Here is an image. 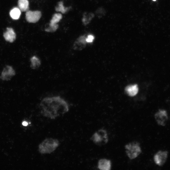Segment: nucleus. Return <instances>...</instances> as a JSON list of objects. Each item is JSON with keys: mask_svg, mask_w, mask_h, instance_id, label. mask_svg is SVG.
<instances>
[{"mask_svg": "<svg viewBox=\"0 0 170 170\" xmlns=\"http://www.w3.org/2000/svg\"><path fill=\"white\" fill-rule=\"evenodd\" d=\"M153 1H156V0H153Z\"/></svg>", "mask_w": 170, "mask_h": 170, "instance_id": "obj_23", "label": "nucleus"}, {"mask_svg": "<svg viewBox=\"0 0 170 170\" xmlns=\"http://www.w3.org/2000/svg\"><path fill=\"white\" fill-rule=\"evenodd\" d=\"M62 17V16L61 14L59 13L55 14L53 16L49 25H53L57 24L61 19Z\"/></svg>", "mask_w": 170, "mask_h": 170, "instance_id": "obj_17", "label": "nucleus"}, {"mask_svg": "<svg viewBox=\"0 0 170 170\" xmlns=\"http://www.w3.org/2000/svg\"><path fill=\"white\" fill-rule=\"evenodd\" d=\"M154 117L156 123L161 126H165L168 119L167 112L164 110L159 109L155 113Z\"/></svg>", "mask_w": 170, "mask_h": 170, "instance_id": "obj_5", "label": "nucleus"}, {"mask_svg": "<svg viewBox=\"0 0 170 170\" xmlns=\"http://www.w3.org/2000/svg\"><path fill=\"white\" fill-rule=\"evenodd\" d=\"M22 124L24 126H28V124L27 122L26 121H24L23 123H22Z\"/></svg>", "mask_w": 170, "mask_h": 170, "instance_id": "obj_22", "label": "nucleus"}, {"mask_svg": "<svg viewBox=\"0 0 170 170\" xmlns=\"http://www.w3.org/2000/svg\"><path fill=\"white\" fill-rule=\"evenodd\" d=\"M94 39L95 37L93 35H89L86 38V41L87 43H91L93 42Z\"/></svg>", "mask_w": 170, "mask_h": 170, "instance_id": "obj_21", "label": "nucleus"}, {"mask_svg": "<svg viewBox=\"0 0 170 170\" xmlns=\"http://www.w3.org/2000/svg\"><path fill=\"white\" fill-rule=\"evenodd\" d=\"M18 4L21 11L25 12L28 11L29 3L28 0H19Z\"/></svg>", "mask_w": 170, "mask_h": 170, "instance_id": "obj_14", "label": "nucleus"}, {"mask_svg": "<svg viewBox=\"0 0 170 170\" xmlns=\"http://www.w3.org/2000/svg\"><path fill=\"white\" fill-rule=\"evenodd\" d=\"M96 16L101 18L105 16L106 14V11L103 8L100 7L96 11Z\"/></svg>", "mask_w": 170, "mask_h": 170, "instance_id": "obj_19", "label": "nucleus"}, {"mask_svg": "<svg viewBox=\"0 0 170 170\" xmlns=\"http://www.w3.org/2000/svg\"><path fill=\"white\" fill-rule=\"evenodd\" d=\"M86 37L85 36H82L79 37L74 43L73 48L76 51H81L86 47L87 43Z\"/></svg>", "mask_w": 170, "mask_h": 170, "instance_id": "obj_9", "label": "nucleus"}, {"mask_svg": "<svg viewBox=\"0 0 170 170\" xmlns=\"http://www.w3.org/2000/svg\"><path fill=\"white\" fill-rule=\"evenodd\" d=\"M16 75L15 71L13 67L9 65L4 67L0 78L3 81H9Z\"/></svg>", "mask_w": 170, "mask_h": 170, "instance_id": "obj_7", "label": "nucleus"}, {"mask_svg": "<svg viewBox=\"0 0 170 170\" xmlns=\"http://www.w3.org/2000/svg\"><path fill=\"white\" fill-rule=\"evenodd\" d=\"M168 153L167 151H159L154 156V161L156 165L161 166L166 163L168 157Z\"/></svg>", "mask_w": 170, "mask_h": 170, "instance_id": "obj_6", "label": "nucleus"}, {"mask_svg": "<svg viewBox=\"0 0 170 170\" xmlns=\"http://www.w3.org/2000/svg\"><path fill=\"white\" fill-rule=\"evenodd\" d=\"M91 139L97 145L102 146L108 142L109 137L105 130L101 129L93 134Z\"/></svg>", "mask_w": 170, "mask_h": 170, "instance_id": "obj_4", "label": "nucleus"}, {"mask_svg": "<svg viewBox=\"0 0 170 170\" xmlns=\"http://www.w3.org/2000/svg\"><path fill=\"white\" fill-rule=\"evenodd\" d=\"M41 13L39 11H28L26 13V20L29 23H36L41 19Z\"/></svg>", "mask_w": 170, "mask_h": 170, "instance_id": "obj_8", "label": "nucleus"}, {"mask_svg": "<svg viewBox=\"0 0 170 170\" xmlns=\"http://www.w3.org/2000/svg\"><path fill=\"white\" fill-rule=\"evenodd\" d=\"M3 36L6 41L10 43L14 42L16 38V34L14 30L10 28H7V31L4 34Z\"/></svg>", "mask_w": 170, "mask_h": 170, "instance_id": "obj_10", "label": "nucleus"}, {"mask_svg": "<svg viewBox=\"0 0 170 170\" xmlns=\"http://www.w3.org/2000/svg\"><path fill=\"white\" fill-rule=\"evenodd\" d=\"M30 61L31 62L30 67L33 69H38L41 65V61L36 56H34L31 57Z\"/></svg>", "mask_w": 170, "mask_h": 170, "instance_id": "obj_13", "label": "nucleus"}, {"mask_svg": "<svg viewBox=\"0 0 170 170\" xmlns=\"http://www.w3.org/2000/svg\"><path fill=\"white\" fill-rule=\"evenodd\" d=\"M59 144V142L57 139L47 138L39 145V151L41 154H50L56 149Z\"/></svg>", "mask_w": 170, "mask_h": 170, "instance_id": "obj_2", "label": "nucleus"}, {"mask_svg": "<svg viewBox=\"0 0 170 170\" xmlns=\"http://www.w3.org/2000/svg\"><path fill=\"white\" fill-rule=\"evenodd\" d=\"M11 17L14 20L19 19L21 15V11L19 8H14L12 9L10 13Z\"/></svg>", "mask_w": 170, "mask_h": 170, "instance_id": "obj_15", "label": "nucleus"}, {"mask_svg": "<svg viewBox=\"0 0 170 170\" xmlns=\"http://www.w3.org/2000/svg\"><path fill=\"white\" fill-rule=\"evenodd\" d=\"M59 28V25L57 24L53 25H50V27L45 29V31L47 32H53L55 31Z\"/></svg>", "mask_w": 170, "mask_h": 170, "instance_id": "obj_20", "label": "nucleus"}, {"mask_svg": "<svg viewBox=\"0 0 170 170\" xmlns=\"http://www.w3.org/2000/svg\"><path fill=\"white\" fill-rule=\"evenodd\" d=\"M40 106L43 116L52 119L68 112L69 110L68 104L59 96L44 98Z\"/></svg>", "mask_w": 170, "mask_h": 170, "instance_id": "obj_1", "label": "nucleus"}, {"mask_svg": "<svg viewBox=\"0 0 170 170\" xmlns=\"http://www.w3.org/2000/svg\"><path fill=\"white\" fill-rule=\"evenodd\" d=\"M126 91L128 95L130 96H136L138 91V88L137 84L131 85L127 86Z\"/></svg>", "mask_w": 170, "mask_h": 170, "instance_id": "obj_12", "label": "nucleus"}, {"mask_svg": "<svg viewBox=\"0 0 170 170\" xmlns=\"http://www.w3.org/2000/svg\"><path fill=\"white\" fill-rule=\"evenodd\" d=\"M94 16V14L92 13H86L84 14L82 19L83 23L85 25H86L90 23Z\"/></svg>", "mask_w": 170, "mask_h": 170, "instance_id": "obj_16", "label": "nucleus"}, {"mask_svg": "<svg viewBox=\"0 0 170 170\" xmlns=\"http://www.w3.org/2000/svg\"><path fill=\"white\" fill-rule=\"evenodd\" d=\"M98 168L101 170H111V161L105 159H100L98 162Z\"/></svg>", "mask_w": 170, "mask_h": 170, "instance_id": "obj_11", "label": "nucleus"}, {"mask_svg": "<svg viewBox=\"0 0 170 170\" xmlns=\"http://www.w3.org/2000/svg\"><path fill=\"white\" fill-rule=\"evenodd\" d=\"M69 9V8H66L64 6L63 2L62 1L58 3L57 6L55 8L56 11L61 12L63 14H64Z\"/></svg>", "mask_w": 170, "mask_h": 170, "instance_id": "obj_18", "label": "nucleus"}, {"mask_svg": "<svg viewBox=\"0 0 170 170\" xmlns=\"http://www.w3.org/2000/svg\"><path fill=\"white\" fill-rule=\"evenodd\" d=\"M125 148L127 156L131 159L136 158L142 151L140 144L137 142L129 143L125 146Z\"/></svg>", "mask_w": 170, "mask_h": 170, "instance_id": "obj_3", "label": "nucleus"}]
</instances>
